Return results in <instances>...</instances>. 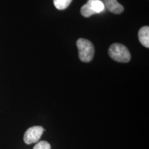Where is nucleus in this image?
Here are the masks:
<instances>
[{
    "label": "nucleus",
    "mask_w": 149,
    "mask_h": 149,
    "mask_svg": "<svg viewBox=\"0 0 149 149\" xmlns=\"http://www.w3.org/2000/svg\"><path fill=\"white\" fill-rule=\"evenodd\" d=\"M79 59L83 62H90L94 57L95 48L90 41L80 38L77 41Z\"/></svg>",
    "instance_id": "f03ea898"
},
{
    "label": "nucleus",
    "mask_w": 149,
    "mask_h": 149,
    "mask_svg": "<svg viewBox=\"0 0 149 149\" xmlns=\"http://www.w3.org/2000/svg\"><path fill=\"white\" fill-rule=\"evenodd\" d=\"M42 126H35L29 128L25 132L24 136V141L26 144H31L33 143L38 142L43 133L44 131Z\"/></svg>",
    "instance_id": "7ed1b4c3"
},
{
    "label": "nucleus",
    "mask_w": 149,
    "mask_h": 149,
    "mask_svg": "<svg viewBox=\"0 0 149 149\" xmlns=\"http://www.w3.org/2000/svg\"><path fill=\"white\" fill-rule=\"evenodd\" d=\"M138 37L139 42L145 47H149V27L143 26L139 29L138 33Z\"/></svg>",
    "instance_id": "39448f33"
},
{
    "label": "nucleus",
    "mask_w": 149,
    "mask_h": 149,
    "mask_svg": "<svg viewBox=\"0 0 149 149\" xmlns=\"http://www.w3.org/2000/svg\"><path fill=\"white\" fill-rule=\"evenodd\" d=\"M86 3L89 6L95 14L100 13L102 11H104L105 8L104 3L100 0H88Z\"/></svg>",
    "instance_id": "423d86ee"
},
{
    "label": "nucleus",
    "mask_w": 149,
    "mask_h": 149,
    "mask_svg": "<svg viewBox=\"0 0 149 149\" xmlns=\"http://www.w3.org/2000/svg\"><path fill=\"white\" fill-rule=\"evenodd\" d=\"M33 149H51V146L47 141H41L36 144Z\"/></svg>",
    "instance_id": "6e6552de"
},
{
    "label": "nucleus",
    "mask_w": 149,
    "mask_h": 149,
    "mask_svg": "<svg viewBox=\"0 0 149 149\" xmlns=\"http://www.w3.org/2000/svg\"><path fill=\"white\" fill-rule=\"evenodd\" d=\"M109 55L113 60L118 62L127 63L131 58L128 48L124 45L119 43H115L110 46Z\"/></svg>",
    "instance_id": "f257e3e1"
},
{
    "label": "nucleus",
    "mask_w": 149,
    "mask_h": 149,
    "mask_svg": "<svg viewBox=\"0 0 149 149\" xmlns=\"http://www.w3.org/2000/svg\"><path fill=\"white\" fill-rule=\"evenodd\" d=\"M104 5L110 12L114 14H120L124 11V7L117 0H104Z\"/></svg>",
    "instance_id": "20e7f679"
},
{
    "label": "nucleus",
    "mask_w": 149,
    "mask_h": 149,
    "mask_svg": "<svg viewBox=\"0 0 149 149\" xmlns=\"http://www.w3.org/2000/svg\"><path fill=\"white\" fill-rule=\"evenodd\" d=\"M72 0H53L54 5L58 10H64L71 3Z\"/></svg>",
    "instance_id": "0eeeda50"
}]
</instances>
